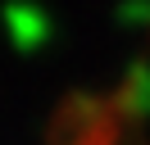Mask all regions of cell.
I'll return each instance as SVG.
<instances>
[{"label": "cell", "instance_id": "1", "mask_svg": "<svg viewBox=\"0 0 150 145\" xmlns=\"http://www.w3.org/2000/svg\"><path fill=\"white\" fill-rule=\"evenodd\" d=\"M0 23H5V36L18 54H32L50 41V14L32 0H9L0 9Z\"/></svg>", "mask_w": 150, "mask_h": 145}, {"label": "cell", "instance_id": "2", "mask_svg": "<svg viewBox=\"0 0 150 145\" xmlns=\"http://www.w3.org/2000/svg\"><path fill=\"white\" fill-rule=\"evenodd\" d=\"M118 113L123 118H150V63L137 59L127 63V72H123V86H118Z\"/></svg>", "mask_w": 150, "mask_h": 145}, {"label": "cell", "instance_id": "3", "mask_svg": "<svg viewBox=\"0 0 150 145\" xmlns=\"http://www.w3.org/2000/svg\"><path fill=\"white\" fill-rule=\"evenodd\" d=\"M100 118H105V104H100L96 95H86V91H77V95L68 100V109H64V122L82 127V132H91V127H100Z\"/></svg>", "mask_w": 150, "mask_h": 145}, {"label": "cell", "instance_id": "4", "mask_svg": "<svg viewBox=\"0 0 150 145\" xmlns=\"http://www.w3.org/2000/svg\"><path fill=\"white\" fill-rule=\"evenodd\" d=\"M118 23L123 27H150V0H123L118 5Z\"/></svg>", "mask_w": 150, "mask_h": 145}]
</instances>
